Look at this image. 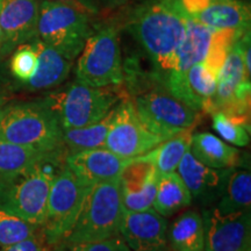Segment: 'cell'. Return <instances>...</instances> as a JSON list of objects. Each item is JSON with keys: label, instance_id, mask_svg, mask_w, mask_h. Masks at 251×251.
Listing matches in <instances>:
<instances>
[{"label": "cell", "instance_id": "cell-26", "mask_svg": "<svg viewBox=\"0 0 251 251\" xmlns=\"http://www.w3.org/2000/svg\"><path fill=\"white\" fill-rule=\"evenodd\" d=\"M117 106V105H115ZM115 106L101 120L90 126L80 128L63 129L62 140L68 152H76L81 150L105 148V141L115 115Z\"/></svg>", "mask_w": 251, "mask_h": 251}, {"label": "cell", "instance_id": "cell-31", "mask_svg": "<svg viewBox=\"0 0 251 251\" xmlns=\"http://www.w3.org/2000/svg\"><path fill=\"white\" fill-rule=\"evenodd\" d=\"M37 56L29 42L19 46L11 59V71L17 79L27 83L35 74Z\"/></svg>", "mask_w": 251, "mask_h": 251}, {"label": "cell", "instance_id": "cell-30", "mask_svg": "<svg viewBox=\"0 0 251 251\" xmlns=\"http://www.w3.org/2000/svg\"><path fill=\"white\" fill-rule=\"evenodd\" d=\"M40 227L0 208V246H11L37 234Z\"/></svg>", "mask_w": 251, "mask_h": 251}, {"label": "cell", "instance_id": "cell-21", "mask_svg": "<svg viewBox=\"0 0 251 251\" xmlns=\"http://www.w3.org/2000/svg\"><path fill=\"white\" fill-rule=\"evenodd\" d=\"M218 76L203 63L193 65L184 77L178 100L197 112L208 114L214 98Z\"/></svg>", "mask_w": 251, "mask_h": 251}, {"label": "cell", "instance_id": "cell-18", "mask_svg": "<svg viewBox=\"0 0 251 251\" xmlns=\"http://www.w3.org/2000/svg\"><path fill=\"white\" fill-rule=\"evenodd\" d=\"M176 171L186 185L192 199L207 205L221 196L231 169L208 168L197 161L188 150Z\"/></svg>", "mask_w": 251, "mask_h": 251}, {"label": "cell", "instance_id": "cell-11", "mask_svg": "<svg viewBox=\"0 0 251 251\" xmlns=\"http://www.w3.org/2000/svg\"><path fill=\"white\" fill-rule=\"evenodd\" d=\"M162 142L140 121L133 99L124 97L115 106V115L105 141V148L124 158L144 155Z\"/></svg>", "mask_w": 251, "mask_h": 251}, {"label": "cell", "instance_id": "cell-4", "mask_svg": "<svg viewBox=\"0 0 251 251\" xmlns=\"http://www.w3.org/2000/svg\"><path fill=\"white\" fill-rule=\"evenodd\" d=\"M122 213L120 177L96 184L86 196L76 224L62 244L67 247L96 242L118 235Z\"/></svg>", "mask_w": 251, "mask_h": 251}, {"label": "cell", "instance_id": "cell-2", "mask_svg": "<svg viewBox=\"0 0 251 251\" xmlns=\"http://www.w3.org/2000/svg\"><path fill=\"white\" fill-rule=\"evenodd\" d=\"M68 150L56 152L24 174L0 183V208L42 227L50 186L65 166Z\"/></svg>", "mask_w": 251, "mask_h": 251}, {"label": "cell", "instance_id": "cell-34", "mask_svg": "<svg viewBox=\"0 0 251 251\" xmlns=\"http://www.w3.org/2000/svg\"><path fill=\"white\" fill-rule=\"evenodd\" d=\"M51 1H58L70 5L72 7H76L77 9L86 12L91 15L98 14L100 8H101V4H100L99 0H51Z\"/></svg>", "mask_w": 251, "mask_h": 251}, {"label": "cell", "instance_id": "cell-1", "mask_svg": "<svg viewBox=\"0 0 251 251\" xmlns=\"http://www.w3.org/2000/svg\"><path fill=\"white\" fill-rule=\"evenodd\" d=\"M187 18L175 0H150L128 17L127 30L149 59L153 78L161 85L175 70Z\"/></svg>", "mask_w": 251, "mask_h": 251}, {"label": "cell", "instance_id": "cell-17", "mask_svg": "<svg viewBox=\"0 0 251 251\" xmlns=\"http://www.w3.org/2000/svg\"><path fill=\"white\" fill-rule=\"evenodd\" d=\"M129 159L120 157L107 148H96L70 152L65 157V166L79 179L94 186L117 179Z\"/></svg>", "mask_w": 251, "mask_h": 251}, {"label": "cell", "instance_id": "cell-13", "mask_svg": "<svg viewBox=\"0 0 251 251\" xmlns=\"http://www.w3.org/2000/svg\"><path fill=\"white\" fill-rule=\"evenodd\" d=\"M158 176L155 164V148L129 159L120 175L125 211L142 212L152 208Z\"/></svg>", "mask_w": 251, "mask_h": 251}, {"label": "cell", "instance_id": "cell-25", "mask_svg": "<svg viewBox=\"0 0 251 251\" xmlns=\"http://www.w3.org/2000/svg\"><path fill=\"white\" fill-rule=\"evenodd\" d=\"M192 202L190 191L177 171L158 176L153 209L164 218L178 213Z\"/></svg>", "mask_w": 251, "mask_h": 251}, {"label": "cell", "instance_id": "cell-37", "mask_svg": "<svg viewBox=\"0 0 251 251\" xmlns=\"http://www.w3.org/2000/svg\"><path fill=\"white\" fill-rule=\"evenodd\" d=\"M1 43H2V36H1V29H0V50H1Z\"/></svg>", "mask_w": 251, "mask_h": 251}, {"label": "cell", "instance_id": "cell-19", "mask_svg": "<svg viewBox=\"0 0 251 251\" xmlns=\"http://www.w3.org/2000/svg\"><path fill=\"white\" fill-rule=\"evenodd\" d=\"M29 43L36 52L37 67L35 74L26 83L28 89L47 90L61 85L69 77L74 61L64 57L37 37Z\"/></svg>", "mask_w": 251, "mask_h": 251}, {"label": "cell", "instance_id": "cell-7", "mask_svg": "<svg viewBox=\"0 0 251 251\" xmlns=\"http://www.w3.org/2000/svg\"><path fill=\"white\" fill-rule=\"evenodd\" d=\"M76 80L92 87L119 86L125 79L119 29L105 25L93 30L80 51Z\"/></svg>", "mask_w": 251, "mask_h": 251}, {"label": "cell", "instance_id": "cell-27", "mask_svg": "<svg viewBox=\"0 0 251 251\" xmlns=\"http://www.w3.org/2000/svg\"><path fill=\"white\" fill-rule=\"evenodd\" d=\"M215 207L221 214L250 211L251 175L249 170L231 169Z\"/></svg>", "mask_w": 251, "mask_h": 251}, {"label": "cell", "instance_id": "cell-15", "mask_svg": "<svg viewBox=\"0 0 251 251\" xmlns=\"http://www.w3.org/2000/svg\"><path fill=\"white\" fill-rule=\"evenodd\" d=\"M168 221L150 208L122 213L119 235L131 251H168Z\"/></svg>", "mask_w": 251, "mask_h": 251}, {"label": "cell", "instance_id": "cell-32", "mask_svg": "<svg viewBox=\"0 0 251 251\" xmlns=\"http://www.w3.org/2000/svg\"><path fill=\"white\" fill-rule=\"evenodd\" d=\"M68 251H131L120 235L89 243H77L67 246Z\"/></svg>", "mask_w": 251, "mask_h": 251}, {"label": "cell", "instance_id": "cell-14", "mask_svg": "<svg viewBox=\"0 0 251 251\" xmlns=\"http://www.w3.org/2000/svg\"><path fill=\"white\" fill-rule=\"evenodd\" d=\"M40 0H0V54L6 55L37 36Z\"/></svg>", "mask_w": 251, "mask_h": 251}, {"label": "cell", "instance_id": "cell-3", "mask_svg": "<svg viewBox=\"0 0 251 251\" xmlns=\"http://www.w3.org/2000/svg\"><path fill=\"white\" fill-rule=\"evenodd\" d=\"M63 129L45 103H13L0 109V141L52 152L67 149Z\"/></svg>", "mask_w": 251, "mask_h": 251}, {"label": "cell", "instance_id": "cell-35", "mask_svg": "<svg viewBox=\"0 0 251 251\" xmlns=\"http://www.w3.org/2000/svg\"><path fill=\"white\" fill-rule=\"evenodd\" d=\"M175 1L188 18H192L198 12L205 8L212 0H175Z\"/></svg>", "mask_w": 251, "mask_h": 251}, {"label": "cell", "instance_id": "cell-33", "mask_svg": "<svg viewBox=\"0 0 251 251\" xmlns=\"http://www.w3.org/2000/svg\"><path fill=\"white\" fill-rule=\"evenodd\" d=\"M0 251H45V248L42 240L35 234L11 246H0Z\"/></svg>", "mask_w": 251, "mask_h": 251}, {"label": "cell", "instance_id": "cell-5", "mask_svg": "<svg viewBox=\"0 0 251 251\" xmlns=\"http://www.w3.org/2000/svg\"><path fill=\"white\" fill-rule=\"evenodd\" d=\"M122 98L117 86L92 87L76 80L48 94L42 102L52 112L62 129H69L100 121Z\"/></svg>", "mask_w": 251, "mask_h": 251}, {"label": "cell", "instance_id": "cell-12", "mask_svg": "<svg viewBox=\"0 0 251 251\" xmlns=\"http://www.w3.org/2000/svg\"><path fill=\"white\" fill-rule=\"evenodd\" d=\"M203 251H251L250 211L221 214L216 208L202 214Z\"/></svg>", "mask_w": 251, "mask_h": 251}, {"label": "cell", "instance_id": "cell-10", "mask_svg": "<svg viewBox=\"0 0 251 251\" xmlns=\"http://www.w3.org/2000/svg\"><path fill=\"white\" fill-rule=\"evenodd\" d=\"M244 34L235 40L219 72L208 114L224 112L228 115L250 118L251 85L250 75L247 74L243 62Z\"/></svg>", "mask_w": 251, "mask_h": 251}, {"label": "cell", "instance_id": "cell-9", "mask_svg": "<svg viewBox=\"0 0 251 251\" xmlns=\"http://www.w3.org/2000/svg\"><path fill=\"white\" fill-rule=\"evenodd\" d=\"M133 101L142 125L163 141L196 127L199 121V112L161 87L139 94Z\"/></svg>", "mask_w": 251, "mask_h": 251}, {"label": "cell", "instance_id": "cell-29", "mask_svg": "<svg viewBox=\"0 0 251 251\" xmlns=\"http://www.w3.org/2000/svg\"><path fill=\"white\" fill-rule=\"evenodd\" d=\"M213 128L226 142L247 147L250 142V118L228 115L224 112L212 113Z\"/></svg>", "mask_w": 251, "mask_h": 251}, {"label": "cell", "instance_id": "cell-20", "mask_svg": "<svg viewBox=\"0 0 251 251\" xmlns=\"http://www.w3.org/2000/svg\"><path fill=\"white\" fill-rule=\"evenodd\" d=\"M192 19L214 30L246 31L250 29L251 13L249 5L240 0H212Z\"/></svg>", "mask_w": 251, "mask_h": 251}, {"label": "cell", "instance_id": "cell-38", "mask_svg": "<svg viewBox=\"0 0 251 251\" xmlns=\"http://www.w3.org/2000/svg\"><path fill=\"white\" fill-rule=\"evenodd\" d=\"M55 251H67V250H62V249H57V250H55Z\"/></svg>", "mask_w": 251, "mask_h": 251}, {"label": "cell", "instance_id": "cell-16", "mask_svg": "<svg viewBox=\"0 0 251 251\" xmlns=\"http://www.w3.org/2000/svg\"><path fill=\"white\" fill-rule=\"evenodd\" d=\"M214 31V29L198 23L192 18H187L186 33L178 49L175 70L169 75L162 85L163 89L175 98L179 96L186 72L193 65L205 62L211 50Z\"/></svg>", "mask_w": 251, "mask_h": 251}, {"label": "cell", "instance_id": "cell-8", "mask_svg": "<svg viewBox=\"0 0 251 251\" xmlns=\"http://www.w3.org/2000/svg\"><path fill=\"white\" fill-rule=\"evenodd\" d=\"M92 187L79 179L67 166L56 175L50 186L46 220L42 226L43 238L49 246L63 243L76 224L85 198Z\"/></svg>", "mask_w": 251, "mask_h": 251}, {"label": "cell", "instance_id": "cell-28", "mask_svg": "<svg viewBox=\"0 0 251 251\" xmlns=\"http://www.w3.org/2000/svg\"><path fill=\"white\" fill-rule=\"evenodd\" d=\"M193 128H187L156 147L155 164L159 176L177 170L181 158L190 150Z\"/></svg>", "mask_w": 251, "mask_h": 251}, {"label": "cell", "instance_id": "cell-6", "mask_svg": "<svg viewBox=\"0 0 251 251\" xmlns=\"http://www.w3.org/2000/svg\"><path fill=\"white\" fill-rule=\"evenodd\" d=\"M92 31L91 14L63 2L40 0L36 37L64 57H78Z\"/></svg>", "mask_w": 251, "mask_h": 251}, {"label": "cell", "instance_id": "cell-24", "mask_svg": "<svg viewBox=\"0 0 251 251\" xmlns=\"http://www.w3.org/2000/svg\"><path fill=\"white\" fill-rule=\"evenodd\" d=\"M166 236L172 251H203L205 230L202 216L196 211L183 213L172 222Z\"/></svg>", "mask_w": 251, "mask_h": 251}, {"label": "cell", "instance_id": "cell-22", "mask_svg": "<svg viewBox=\"0 0 251 251\" xmlns=\"http://www.w3.org/2000/svg\"><path fill=\"white\" fill-rule=\"evenodd\" d=\"M190 152L203 165L233 169L241 164V151L211 133H193Z\"/></svg>", "mask_w": 251, "mask_h": 251}, {"label": "cell", "instance_id": "cell-36", "mask_svg": "<svg viewBox=\"0 0 251 251\" xmlns=\"http://www.w3.org/2000/svg\"><path fill=\"white\" fill-rule=\"evenodd\" d=\"M100 4H103L106 7L109 8H117L120 6L125 5L127 2V0H99Z\"/></svg>", "mask_w": 251, "mask_h": 251}, {"label": "cell", "instance_id": "cell-23", "mask_svg": "<svg viewBox=\"0 0 251 251\" xmlns=\"http://www.w3.org/2000/svg\"><path fill=\"white\" fill-rule=\"evenodd\" d=\"M46 152L41 150L18 146L0 141V183H4L17 176L24 174L56 152Z\"/></svg>", "mask_w": 251, "mask_h": 251}]
</instances>
